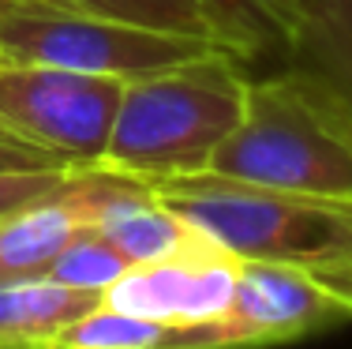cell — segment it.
Returning a JSON list of instances; mask_svg holds the SVG:
<instances>
[{
	"mask_svg": "<svg viewBox=\"0 0 352 349\" xmlns=\"http://www.w3.org/2000/svg\"><path fill=\"white\" fill-rule=\"evenodd\" d=\"M210 173L352 203V102L307 64L251 79Z\"/></svg>",
	"mask_w": 352,
	"mask_h": 349,
	"instance_id": "6da1fadb",
	"label": "cell"
},
{
	"mask_svg": "<svg viewBox=\"0 0 352 349\" xmlns=\"http://www.w3.org/2000/svg\"><path fill=\"white\" fill-rule=\"evenodd\" d=\"M248 83L240 56L221 45L128 83L102 165L146 184L206 173L240 124Z\"/></svg>",
	"mask_w": 352,
	"mask_h": 349,
	"instance_id": "7a4b0ae2",
	"label": "cell"
},
{
	"mask_svg": "<svg viewBox=\"0 0 352 349\" xmlns=\"http://www.w3.org/2000/svg\"><path fill=\"white\" fill-rule=\"evenodd\" d=\"M154 192L240 263L322 271L352 260V203L285 192L221 173H191Z\"/></svg>",
	"mask_w": 352,
	"mask_h": 349,
	"instance_id": "3957f363",
	"label": "cell"
},
{
	"mask_svg": "<svg viewBox=\"0 0 352 349\" xmlns=\"http://www.w3.org/2000/svg\"><path fill=\"white\" fill-rule=\"evenodd\" d=\"M210 49H217L214 41L124 27L60 8L53 0H0L4 64H45V68H72L135 83Z\"/></svg>",
	"mask_w": 352,
	"mask_h": 349,
	"instance_id": "277c9868",
	"label": "cell"
},
{
	"mask_svg": "<svg viewBox=\"0 0 352 349\" xmlns=\"http://www.w3.org/2000/svg\"><path fill=\"white\" fill-rule=\"evenodd\" d=\"M124 87L113 76L0 61V128L68 169H94L105 162Z\"/></svg>",
	"mask_w": 352,
	"mask_h": 349,
	"instance_id": "5b68a950",
	"label": "cell"
},
{
	"mask_svg": "<svg viewBox=\"0 0 352 349\" xmlns=\"http://www.w3.org/2000/svg\"><path fill=\"white\" fill-rule=\"evenodd\" d=\"M240 260L214 240L191 244L154 263H135L105 289V304L162 323H203L225 315Z\"/></svg>",
	"mask_w": 352,
	"mask_h": 349,
	"instance_id": "8992f818",
	"label": "cell"
},
{
	"mask_svg": "<svg viewBox=\"0 0 352 349\" xmlns=\"http://www.w3.org/2000/svg\"><path fill=\"white\" fill-rule=\"evenodd\" d=\"M338 315H345L341 301L311 271L285 263H240L232 301L221 319L232 349H244L304 338Z\"/></svg>",
	"mask_w": 352,
	"mask_h": 349,
	"instance_id": "52a82bcc",
	"label": "cell"
},
{
	"mask_svg": "<svg viewBox=\"0 0 352 349\" xmlns=\"http://www.w3.org/2000/svg\"><path fill=\"white\" fill-rule=\"evenodd\" d=\"M82 169H75L56 192L0 218V282L45 274L53 260L87 229Z\"/></svg>",
	"mask_w": 352,
	"mask_h": 349,
	"instance_id": "ba28073f",
	"label": "cell"
},
{
	"mask_svg": "<svg viewBox=\"0 0 352 349\" xmlns=\"http://www.w3.org/2000/svg\"><path fill=\"white\" fill-rule=\"evenodd\" d=\"M105 301V293L72 289L49 274L0 282V349H53L64 327Z\"/></svg>",
	"mask_w": 352,
	"mask_h": 349,
	"instance_id": "9c48e42d",
	"label": "cell"
},
{
	"mask_svg": "<svg viewBox=\"0 0 352 349\" xmlns=\"http://www.w3.org/2000/svg\"><path fill=\"white\" fill-rule=\"evenodd\" d=\"M221 49L240 61L263 53H292L311 0H203Z\"/></svg>",
	"mask_w": 352,
	"mask_h": 349,
	"instance_id": "30bf717a",
	"label": "cell"
},
{
	"mask_svg": "<svg viewBox=\"0 0 352 349\" xmlns=\"http://www.w3.org/2000/svg\"><path fill=\"white\" fill-rule=\"evenodd\" d=\"M292 56L352 102V0H311Z\"/></svg>",
	"mask_w": 352,
	"mask_h": 349,
	"instance_id": "8fae6325",
	"label": "cell"
},
{
	"mask_svg": "<svg viewBox=\"0 0 352 349\" xmlns=\"http://www.w3.org/2000/svg\"><path fill=\"white\" fill-rule=\"evenodd\" d=\"M173 327L176 323L124 312L102 301L72 327H64L53 349H173Z\"/></svg>",
	"mask_w": 352,
	"mask_h": 349,
	"instance_id": "7c38bea8",
	"label": "cell"
},
{
	"mask_svg": "<svg viewBox=\"0 0 352 349\" xmlns=\"http://www.w3.org/2000/svg\"><path fill=\"white\" fill-rule=\"evenodd\" d=\"M53 4L124 23V27L157 30V34H176V38H203L217 45L203 0H53Z\"/></svg>",
	"mask_w": 352,
	"mask_h": 349,
	"instance_id": "4fadbf2b",
	"label": "cell"
},
{
	"mask_svg": "<svg viewBox=\"0 0 352 349\" xmlns=\"http://www.w3.org/2000/svg\"><path fill=\"white\" fill-rule=\"evenodd\" d=\"M131 271V263L109 244L105 237H98L94 229H82L79 237L64 248L60 255L53 260V267L45 274L72 289H90V293H105L116 278Z\"/></svg>",
	"mask_w": 352,
	"mask_h": 349,
	"instance_id": "5bb4252c",
	"label": "cell"
},
{
	"mask_svg": "<svg viewBox=\"0 0 352 349\" xmlns=\"http://www.w3.org/2000/svg\"><path fill=\"white\" fill-rule=\"evenodd\" d=\"M75 169H19V173H0V218L19 207L34 203V199L56 192Z\"/></svg>",
	"mask_w": 352,
	"mask_h": 349,
	"instance_id": "9a60e30c",
	"label": "cell"
},
{
	"mask_svg": "<svg viewBox=\"0 0 352 349\" xmlns=\"http://www.w3.org/2000/svg\"><path fill=\"white\" fill-rule=\"evenodd\" d=\"M56 158H49L45 151L30 147L27 139L12 136L8 128H0V173H19V169H56ZM68 169V165H60Z\"/></svg>",
	"mask_w": 352,
	"mask_h": 349,
	"instance_id": "2e32d148",
	"label": "cell"
},
{
	"mask_svg": "<svg viewBox=\"0 0 352 349\" xmlns=\"http://www.w3.org/2000/svg\"><path fill=\"white\" fill-rule=\"evenodd\" d=\"M326 289L341 301L345 315H352V260L349 263H338V267H322V271H311Z\"/></svg>",
	"mask_w": 352,
	"mask_h": 349,
	"instance_id": "e0dca14e",
	"label": "cell"
}]
</instances>
